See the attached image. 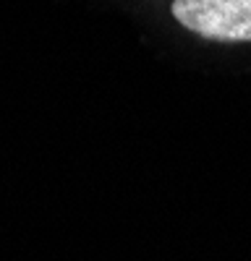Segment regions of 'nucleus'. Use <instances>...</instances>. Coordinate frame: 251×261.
Returning <instances> with one entry per match:
<instances>
[{
    "instance_id": "f257e3e1",
    "label": "nucleus",
    "mask_w": 251,
    "mask_h": 261,
    "mask_svg": "<svg viewBox=\"0 0 251 261\" xmlns=\"http://www.w3.org/2000/svg\"><path fill=\"white\" fill-rule=\"evenodd\" d=\"M186 29L217 42H251V0H173Z\"/></svg>"
}]
</instances>
